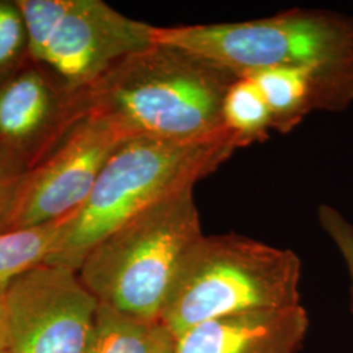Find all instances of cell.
<instances>
[{"mask_svg": "<svg viewBox=\"0 0 353 353\" xmlns=\"http://www.w3.org/2000/svg\"><path fill=\"white\" fill-rule=\"evenodd\" d=\"M237 79L196 52L153 41L83 94L88 113L110 118L128 138L185 141L225 130L223 101Z\"/></svg>", "mask_w": 353, "mask_h": 353, "instance_id": "obj_1", "label": "cell"}, {"mask_svg": "<svg viewBox=\"0 0 353 353\" xmlns=\"http://www.w3.org/2000/svg\"><path fill=\"white\" fill-rule=\"evenodd\" d=\"M239 148L227 130L185 141L126 140L102 168L85 202L62 219L61 239L46 265L79 271L89 252L114 230L165 198L195 188Z\"/></svg>", "mask_w": 353, "mask_h": 353, "instance_id": "obj_2", "label": "cell"}, {"mask_svg": "<svg viewBox=\"0 0 353 353\" xmlns=\"http://www.w3.org/2000/svg\"><path fill=\"white\" fill-rule=\"evenodd\" d=\"M301 261L290 249L228 233L203 234L186 255L160 322L174 336L216 318L300 303Z\"/></svg>", "mask_w": 353, "mask_h": 353, "instance_id": "obj_3", "label": "cell"}, {"mask_svg": "<svg viewBox=\"0 0 353 353\" xmlns=\"http://www.w3.org/2000/svg\"><path fill=\"white\" fill-rule=\"evenodd\" d=\"M202 236L194 188L182 190L99 242L77 274L100 303L160 322L179 268Z\"/></svg>", "mask_w": 353, "mask_h": 353, "instance_id": "obj_4", "label": "cell"}, {"mask_svg": "<svg viewBox=\"0 0 353 353\" xmlns=\"http://www.w3.org/2000/svg\"><path fill=\"white\" fill-rule=\"evenodd\" d=\"M153 41L196 52L239 76L353 64V16L293 8L240 23L154 26Z\"/></svg>", "mask_w": 353, "mask_h": 353, "instance_id": "obj_5", "label": "cell"}, {"mask_svg": "<svg viewBox=\"0 0 353 353\" xmlns=\"http://www.w3.org/2000/svg\"><path fill=\"white\" fill-rule=\"evenodd\" d=\"M32 62L74 90L94 84L113 65L153 43L154 26L102 0H17Z\"/></svg>", "mask_w": 353, "mask_h": 353, "instance_id": "obj_6", "label": "cell"}, {"mask_svg": "<svg viewBox=\"0 0 353 353\" xmlns=\"http://www.w3.org/2000/svg\"><path fill=\"white\" fill-rule=\"evenodd\" d=\"M100 301L77 271L41 265L3 293V353H83Z\"/></svg>", "mask_w": 353, "mask_h": 353, "instance_id": "obj_7", "label": "cell"}, {"mask_svg": "<svg viewBox=\"0 0 353 353\" xmlns=\"http://www.w3.org/2000/svg\"><path fill=\"white\" fill-rule=\"evenodd\" d=\"M128 138L105 115L88 113L63 143L26 172L7 230L59 221L85 202L102 168Z\"/></svg>", "mask_w": 353, "mask_h": 353, "instance_id": "obj_8", "label": "cell"}, {"mask_svg": "<svg viewBox=\"0 0 353 353\" xmlns=\"http://www.w3.org/2000/svg\"><path fill=\"white\" fill-rule=\"evenodd\" d=\"M88 115L83 90L34 62L0 85V154L26 172L43 161Z\"/></svg>", "mask_w": 353, "mask_h": 353, "instance_id": "obj_9", "label": "cell"}, {"mask_svg": "<svg viewBox=\"0 0 353 353\" xmlns=\"http://www.w3.org/2000/svg\"><path fill=\"white\" fill-rule=\"evenodd\" d=\"M309 328L301 305L216 318L176 338V353H299Z\"/></svg>", "mask_w": 353, "mask_h": 353, "instance_id": "obj_10", "label": "cell"}, {"mask_svg": "<svg viewBox=\"0 0 353 353\" xmlns=\"http://www.w3.org/2000/svg\"><path fill=\"white\" fill-rule=\"evenodd\" d=\"M268 105L272 130L287 134L314 112L338 113L353 105V64L275 68L252 75Z\"/></svg>", "mask_w": 353, "mask_h": 353, "instance_id": "obj_11", "label": "cell"}, {"mask_svg": "<svg viewBox=\"0 0 353 353\" xmlns=\"http://www.w3.org/2000/svg\"><path fill=\"white\" fill-rule=\"evenodd\" d=\"M161 327L100 303L83 353H151Z\"/></svg>", "mask_w": 353, "mask_h": 353, "instance_id": "obj_12", "label": "cell"}, {"mask_svg": "<svg viewBox=\"0 0 353 353\" xmlns=\"http://www.w3.org/2000/svg\"><path fill=\"white\" fill-rule=\"evenodd\" d=\"M62 224L59 220L0 233V292L14 279L48 262L58 246Z\"/></svg>", "mask_w": 353, "mask_h": 353, "instance_id": "obj_13", "label": "cell"}, {"mask_svg": "<svg viewBox=\"0 0 353 353\" xmlns=\"http://www.w3.org/2000/svg\"><path fill=\"white\" fill-rule=\"evenodd\" d=\"M223 126L240 145L265 141L272 119L265 97L250 77L240 76L228 89L221 108Z\"/></svg>", "mask_w": 353, "mask_h": 353, "instance_id": "obj_14", "label": "cell"}, {"mask_svg": "<svg viewBox=\"0 0 353 353\" xmlns=\"http://www.w3.org/2000/svg\"><path fill=\"white\" fill-rule=\"evenodd\" d=\"M29 34L17 0H0V85L29 63Z\"/></svg>", "mask_w": 353, "mask_h": 353, "instance_id": "obj_15", "label": "cell"}, {"mask_svg": "<svg viewBox=\"0 0 353 353\" xmlns=\"http://www.w3.org/2000/svg\"><path fill=\"white\" fill-rule=\"evenodd\" d=\"M26 173L24 168L0 154V233L6 232L13 203Z\"/></svg>", "mask_w": 353, "mask_h": 353, "instance_id": "obj_16", "label": "cell"}, {"mask_svg": "<svg viewBox=\"0 0 353 353\" xmlns=\"http://www.w3.org/2000/svg\"><path fill=\"white\" fill-rule=\"evenodd\" d=\"M151 353H176V338L164 325L160 330V334L152 348Z\"/></svg>", "mask_w": 353, "mask_h": 353, "instance_id": "obj_17", "label": "cell"}, {"mask_svg": "<svg viewBox=\"0 0 353 353\" xmlns=\"http://www.w3.org/2000/svg\"><path fill=\"white\" fill-rule=\"evenodd\" d=\"M3 293L0 292V353H3Z\"/></svg>", "mask_w": 353, "mask_h": 353, "instance_id": "obj_18", "label": "cell"}]
</instances>
